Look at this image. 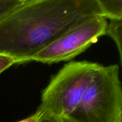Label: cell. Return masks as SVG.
Returning <instances> with one entry per match:
<instances>
[{"mask_svg": "<svg viewBox=\"0 0 122 122\" xmlns=\"http://www.w3.org/2000/svg\"><path fill=\"white\" fill-rule=\"evenodd\" d=\"M23 1H27V0H23Z\"/></svg>", "mask_w": 122, "mask_h": 122, "instance_id": "12", "label": "cell"}, {"mask_svg": "<svg viewBox=\"0 0 122 122\" xmlns=\"http://www.w3.org/2000/svg\"><path fill=\"white\" fill-rule=\"evenodd\" d=\"M24 2L23 0H0V20Z\"/></svg>", "mask_w": 122, "mask_h": 122, "instance_id": "7", "label": "cell"}, {"mask_svg": "<svg viewBox=\"0 0 122 122\" xmlns=\"http://www.w3.org/2000/svg\"><path fill=\"white\" fill-rule=\"evenodd\" d=\"M108 21L98 15L62 35L31 58L30 61L52 64L66 61L82 53L106 35Z\"/></svg>", "mask_w": 122, "mask_h": 122, "instance_id": "4", "label": "cell"}, {"mask_svg": "<svg viewBox=\"0 0 122 122\" xmlns=\"http://www.w3.org/2000/svg\"><path fill=\"white\" fill-rule=\"evenodd\" d=\"M101 66L87 61L67 63L42 91L38 110L65 119L78 106Z\"/></svg>", "mask_w": 122, "mask_h": 122, "instance_id": "3", "label": "cell"}, {"mask_svg": "<svg viewBox=\"0 0 122 122\" xmlns=\"http://www.w3.org/2000/svg\"><path fill=\"white\" fill-rule=\"evenodd\" d=\"M42 112L41 111L39 110H37L36 112L34 114L31 115L29 117L26 118V119H23V120L17 122H38L41 115L42 114Z\"/></svg>", "mask_w": 122, "mask_h": 122, "instance_id": "10", "label": "cell"}, {"mask_svg": "<svg viewBox=\"0 0 122 122\" xmlns=\"http://www.w3.org/2000/svg\"><path fill=\"white\" fill-rule=\"evenodd\" d=\"M122 114V86L117 64L101 65L66 122H118Z\"/></svg>", "mask_w": 122, "mask_h": 122, "instance_id": "2", "label": "cell"}, {"mask_svg": "<svg viewBox=\"0 0 122 122\" xmlns=\"http://www.w3.org/2000/svg\"><path fill=\"white\" fill-rule=\"evenodd\" d=\"M118 122H122V114L120 116V117H119V120H118Z\"/></svg>", "mask_w": 122, "mask_h": 122, "instance_id": "11", "label": "cell"}, {"mask_svg": "<svg viewBox=\"0 0 122 122\" xmlns=\"http://www.w3.org/2000/svg\"><path fill=\"white\" fill-rule=\"evenodd\" d=\"M101 15L96 0H27L0 20V53L16 64L30 62L69 30Z\"/></svg>", "mask_w": 122, "mask_h": 122, "instance_id": "1", "label": "cell"}, {"mask_svg": "<svg viewBox=\"0 0 122 122\" xmlns=\"http://www.w3.org/2000/svg\"><path fill=\"white\" fill-rule=\"evenodd\" d=\"M38 122H66L63 118L46 112H42Z\"/></svg>", "mask_w": 122, "mask_h": 122, "instance_id": "9", "label": "cell"}, {"mask_svg": "<svg viewBox=\"0 0 122 122\" xmlns=\"http://www.w3.org/2000/svg\"><path fill=\"white\" fill-rule=\"evenodd\" d=\"M15 64H16L15 58L8 55L0 53V74Z\"/></svg>", "mask_w": 122, "mask_h": 122, "instance_id": "8", "label": "cell"}, {"mask_svg": "<svg viewBox=\"0 0 122 122\" xmlns=\"http://www.w3.org/2000/svg\"><path fill=\"white\" fill-rule=\"evenodd\" d=\"M101 14L107 19L122 18V0H96Z\"/></svg>", "mask_w": 122, "mask_h": 122, "instance_id": "5", "label": "cell"}, {"mask_svg": "<svg viewBox=\"0 0 122 122\" xmlns=\"http://www.w3.org/2000/svg\"><path fill=\"white\" fill-rule=\"evenodd\" d=\"M109 20L106 35L114 41L117 47L122 69V18Z\"/></svg>", "mask_w": 122, "mask_h": 122, "instance_id": "6", "label": "cell"}]
</instances>
